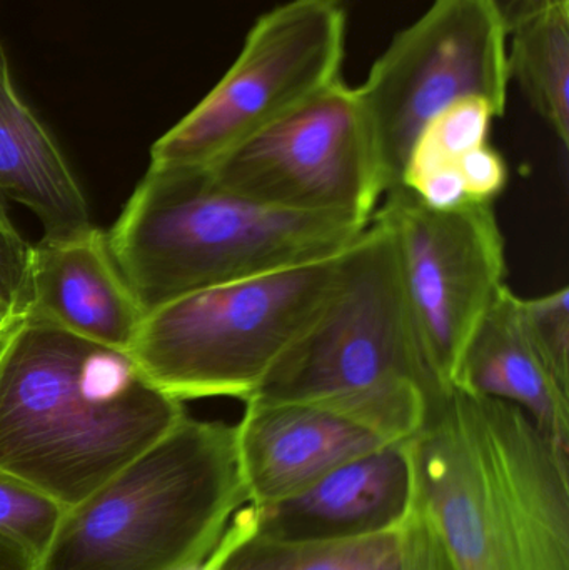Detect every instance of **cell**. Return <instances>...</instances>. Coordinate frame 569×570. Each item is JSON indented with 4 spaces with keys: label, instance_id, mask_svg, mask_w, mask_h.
Instances as JSON below:
<instances>
[{
    "label": "cell",
    "instance_id": "d6986e66",
    "mask_svg": "<svg viewBox=\"0 0 569 570\" xmlns=\"http://www.w3.org/2000/svg\"><path fill=\"white\" fill-rule=\"evenodd\" d=\"M62 515L63 509L46 495L0 474V534L19 542L37 561L46 552Z\"/></svg>",
    "mask_w": 569,
    "mask_h": 570
},
{
    "label": "cell",
    "instance_id": "cb8c5ba5",
    "mask_svg": "<svg viewBox=\"0 0 569 570\" xmlns=\"http://www.w3.org/2000/svg\"><path fill=\"white\" fill-rule=\"evenodd\" d=\"M0 570H39V561L19 542L0 534Z\"/></svg>",
    "mask_w": 569,
    "mask_h": 570
},
{
    "label": "cell",
    "instance_id": "9c48e42d",
    "mask_svg": "<svg viewBox=\"0 0 569 570\" xmlns=\"http://www.w3.org/2000/svg\"><path fill=\"white\" fill-rule=\"evenodd\" d=\"M204 170L264 206L363 223L386 194L360 97L343 80Z\"/></svg>",
    "mask_w": 569,
    "mask_h": 570
},
{
    "label": "cell",
    "instance_id": "e0dca14e",
    "mask_svg": "<svg viewBox=\"0 0 569 570\" xmlns=\"http://www.w3.org/2000/svg\"><path fill=\"white\" fill-rule=\"evenodd\" d=\"M508 72L545 122L569 146V6L548 10L513 33Z\"/></svg>",
    "mask_w": 569,
    "mask_h": 570
},
{
    "label": "cell",
    "instance_id": "8fae6325",
    "mask_svg": "<svg viewBox=\"0 0 569 570\" xmlns=\"http://www.w3.org/2000/svg\"><path fill=\"white\" fill-rule=\"evenodd\" d=\"M411 505L413 481L403 442L387 444L344 462L293 498L251 505L253 535L277 544L343 541L391 528Z\"/></svg>",
    "mask_w": 569,
    "mask_h": 570
},
{
    "label": "cell",
    "instance_id": "30bf717a",
    "mask_svg": "<svg viewBox=\"0 0 569 570\" xmlns=\"http://www.w3.org/2000/svg\"><path fill=\"white\" fill-rule=\"evenodd\" d=\"M374 217L393 234L424 362L448 391L507 277V246L493 204L436 210L398 186L384 194Z\"/></svg>",
    "mask_w": 569,
    "mask_h": 570
},
{
    "label": "cell",
    "instance_id": "4fadbf2b",
    "mask_svg": "<svg viewBox=\"0 0 569 570\" xmlns=\"http://www.w3.org/2000/svg\"><path fill=\"white\" fill-rule=\"evenodd\" d=\"M23 315L130 352L146 311L117 267L107 234L96 227L77 239H42L32 246Z\"/></svg>",
    "mask_w": 569,
    "mask_h": 570
},
{
    "label": "cell",
    "instance_id": "44dd1931",
    "mask_svg": "<svg viewBox=\"0 0 569 570\" xmlns=\"http://www.w3.org/2000/svg\"><path fill=\"white\" fill-rule=\"evenodd\" d=\"M0 194V307L23 317L29 307L32 246L20 236Z\"/></svg>",
    "mask_w": 569,
    "mask_h": 570
},
{
    "label": "cell",
    "instance_id": "3957f363",
    "mask_svg": "<svg viewBox=\"0 0 569 570\" xmlns=\"http://www.w3.org/2000/svg\"><path fill=\"white\" fill-rule=\"evenodd\" d=\"M438 391L447 389L424 362L393 234L373 216L316 321L247 402L310 405L401 444Z\"/></svg>",
    "mask_w": 569,
    "mask_h": 570
},
{
    "label": "cell",
    "instance_id": "7a4b0ae2",
    "mask_svg": "<svg viewBox=\"0 0 569 570\" xmlns=\"http://www.w3.org/2000/svg\"><path fill=\"white\" fill-rule=\"evenodd\" d=\"M403 448L454 570H569V452L527 412L438 391Z\"/></svg>",
    "mask_w": 569,
    "mask_h": 570
},
{
    "label": "cell",
    "instance_id": "52a82bcc",
    "mask_svg": "<svg viewBox=\"0 0 569 570\" xmlns=\"http://www.w3.org/2000/svg\"><path fill=\"white\" fill-rule=\"evenodd\" d=\"M346 0H287L261 16L217 86L150 149V166L207 169L341 80Z\"/></svg>",
    "mask_w": 569,
    "mask_h": 570
},
{
    "label": "cell",
    "instance_id": "484cf974",
    "mask_svg": "<svg viewBox=\"0 0 569 570\" xmlns=\"http://www.w3.org/2000/svg\"><path fill=\"white\" fill-rule=\"evenodd\" d=\"M183 570H219L214 568V566H210L209 562L204 561L203 564L194 566V568H187Z\"/></svg>",
    "mask_w": 569,
    "mask_h": 570
},
{
    "label": "cell",
    "instance_id": "ba28073f",
    "mask_svg": "<svg viewBox=\"0 0 569 570\" xmlns=\"http://www.w3.org/2000/svg\"><path fill=\"white\" fill-rule=\"evenodd\" d=\"M507 37L483 0H433L374 62L356 92L386 193L401 186L418 137L448 107L477 97L504 116Z\"/></svg>",
    "mask_w": 569,
    "mask_h": 570
},
{
    "label": "cell",
    "instance_id": "7c38bea8",
    "mask_svg": "<svg viewBox=\"0 0 569 570\" xmlns=\"http://www.w3.org/2000/svg\"><path fill=\"white\" fill-rule=\"evenodd\" d=\"M241 474L254 508L293 498L351 459L387 445L354 422L300 404L246 402L236 424Z\"/></svg>",
    "mask_w": 569,
    "mask_h": 570
},
{
    "label": "cell",
    "instance_id": "ac0fdd59",
    "mask_svg": "<svg viewBox=\"0 0 569 570\" xmlns=\"http://www.w3.org/2000/svg\"><path fill=\"white\" fill-rule=\"evenodd\" d=\"M501 117L483 99H464L434 117L418 137L403 177L441 164H453L464 154L484 146L490 139L491 124ZM403 183V180H401Z\"/></svg>",
    "mask_w": 569,
    "mask_h": 570
},
{
    "label": "cell",
    "instance_id": "ffe728a7",
    "mask_svg": "<svg viewBox=\"0 0 569 570\" xmlns=\"http://www.w3.org/2000/svg\"><path fill=\"white\" fill-rule=\"evenodd\" d=\"M531 334L548 365L569 385V288H558L540 297L523 298Z\"/></svg>",
    "mask_w": 569,
    "mask_h": 570
},
{
    "label": "cell",
    "instance_id": "603a6c76",
    "mask_svg": "<svg viewBox=\"0 0 569 570\" xmlns=\"http://www.w3.org/2000/svg\"><path fill=\"white\" fill-rule=\"evenodd\" d=\"M483 2L487 3L494 19L500 22L507 36L548 10L569 6V0H483Z\"/></svg>",
    "mask_w": 569,
    "mask_h": 570
},
{
    "label": "cell",
    "instance_id": "6da1fadb",
    "mask_svg": "<svg viewBox=\"0 0 569 570\" xmlns=\"http://www.w3.org/2000/svg\"><path fill=\"white\" fill-rule=\"evenodd\" d=\"M186 415L129 351L33 315L20 317L0 342V474L63 511Z\"/></svg>",
    "mask_w": 569,
    "mask_h": 570
},
{
    "label": "cell",
    "instance_id": "d4e9b609",
    "mask_svg": "<svg viewBox=\"0 0 569 570\" xmlns=\"http://www.w3.org/2000/svg\"><path fill=\"white\" fill-rule=\"evenodd\" d=\"M19 315L12 314V312L7 311V308L0 307V342L3 341L7 334L12 331L16 322L19 321Z\"/></svg>",
    "mask_w": 569,
    "mask_h": 570
},
{
    "label": "cell",
    "instance_id": "8992f818",
    "mask_svg": "<svg viewBox=\"0 0 569 570\" xmlns=\"http://www.w3.org/2000/svg\"><path fill=\"white\" fill-rule=\"evenodd\" d=\"M343 253L167 302L147 312L130 354L177 401L246 404L323 311Z\"/></svg>",
    "mask_w": 569,
    "mask_h": 570
},
{
    "label": "cell",
    "instance_id": "5b68a950",
    "mask_svg": "<svg viewBox=\"0 0 569 570\" xmlns=\"http://www.w3.org/2000/svg\"><path fill=\"white\" fill-rule=\"evenodd\" d=\"M247 504L236 425L186 415L63 511L39 570L194 568Z\"/></svg>",
    "mask_w": 569,
    "mask_h": 570
},
{
    "label": "cell",
    "instance_id": "9a60e30c",
    "mask_svg": "<svg viewBox=\"0 0 569 570\" xmlns=\"http://www.w3.org/2000/svg\"><path fill=\"white\" fill-rule=\"evenodd\" d=\"M206 561L219 570H454L433 522L414 501L391 528L316 544L254 538L249 509L243 508Z\"/></svg>",
    "mask_w": 569,
    "mask_h": 570
},
{
    "label": "cell",
    "instance_id": "277c9868",
    "mask_svg": "<svg viewBox=\"0 0 569 570\" xmlns=\"http://www.w3.org/2000/svg\"><path fill=\"white\" fill-rule=\"evenodd\" d=\"M367 224L264 206L204 169L149 166L107 243L147 314L193 292L336 256Z\"/></svg>",
    "mask_w": 569,
    "mask_h": 570
},
{
    "label": "cell",
    "instance_id": "7402d4cb",
    "mask_svg": "<svg viewBox=\"0 0 569 570\" xmlns=\"http://www.w3.org/2000/svg\"><path fill=\"white\" fill-rule=\"evenodd\" d=\"M454 164L473 203L493 204L507 189L510 180L507 160L490 142L470 150Z\"/></svg>",
    "mask_w": 569,
    "mask_h": 570
},
{
    "label": "cell",
    "instance_id": "5bb4252c",
    "mask_svg": "<svg viewBox=\"0 0 569 570\" xmlns=\"http://www.w3.org/2000/svg\"><path fill=\"white\" fill-rule=\"evenodd\" d=\"M453 387L517 405L553 444L569 452V385L551 371L531 334L523 297L507 284L471 335Z\"/></svg>",
    "mask_w": 569,
    "mask_h": 570
},
{
    "label": "cell",
    "instance_id": "2e32d148",
    "mask_svg": "<svg viewBox=\"0 0 569 570\" xmlns=\"http://www.w3.org/2000/svg\"><path fill=\"white\" fill-rule=\"evenodd\" d=\"M0 194L39 219L42 239H77L96 229L89 204L59 144L20 97L2 43Z\"/></svg>",
    "mask_w": 569,
    "mask_h": 570
}]
</instances>
